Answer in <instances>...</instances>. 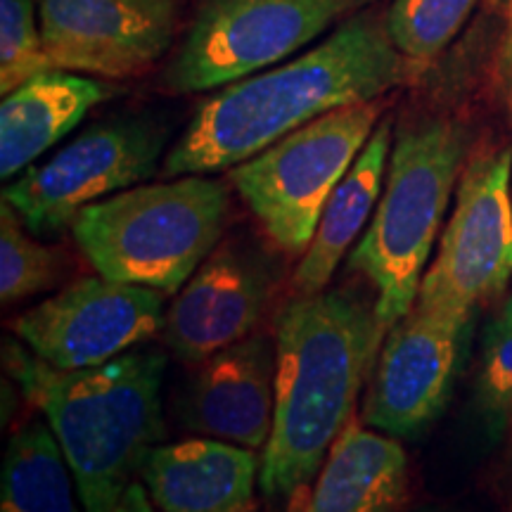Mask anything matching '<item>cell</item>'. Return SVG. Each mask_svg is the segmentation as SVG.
Listing matches in <instances>:
<instances>
[{
	"label": "cell",
	"mask_w": 512,
	"mask_h": 512,
	"mask_svg": "<svg viewBox=\"0 0 512 512\" xmlns=\"http://www.w3.org/2000/svg\"><path fill=\"white\" fill-rule=\"evenodd\" d=\"M508 60L512 64V31H510V48H508Z\"/></svg>",
	"instance_id": "obj_25"
},
{
	"label": "cell",
	"mask_w": 512,
	"mask_h": 512,
	"mask_svg": "<svg viewBox=\"0 0 512 512\" xmlns=\"http://www.w3.org/2000/svg\"><path fill=\"white\" fill-rule=\"evenodd\" d=\"M8 370L46 415L86 512H114L162 437L166 358L155 349L83 370H57L8 349Z\"/></svg>",
	"instance_id": "obj_3"
},
{
	"label": "cell",
	"mask_w": 512,
	"mask_h": 512,
	"mask_svg": "<svg viewBox=\"0 0 512 512\" xmlns=\"http://www.w3.org/2000/svg\"><path fill=\"white\" fill-rule=\"evenodd\" d=\"M74 472L60 441L41 422L12 434L0 477V512H81Z\"/></svg>",
	"instance_id": "obj_19"
},
{
	"label": "cell",
	"mask_w": 512,
	"mask_h": 512,
	"mask_svg": "<svg viewBox=\"0 0 512 512\" xmlns=\"http://www.w3.org/2000/svg\"><path fill=\"white\" fill-rule=\"evenodd\" d=\"M259 472L252 448L211 437L152 446L140 467L162 512H252Z\"/></svg>",
	"instance_id": "obj_15"
},
{
	"label": "cell",
	"mask_w": 512,
	"mask_h": 512,
	"mask_svg": "<svg viewBox=\"0 0 512 512\" xmlns=\"http://www.w3.org/2000/svg\"><path fill=\"white\" fill-rule=\"evenodd\" d=\"M266 261L223 247L176 294L164 316L166 347L185 363H202L254 332L271 297Z\"/></svg>",
	"instance_id": "obj_13"
},
{
	"label": "cell",
	"mask_w": 512,
	"mask_h": 512,
	"mask_svg": "<svg viewBox=\"0 0 512 512\" xmlns=\"http://www.w3.org/2000/svg\"><path fill=\"white\" fill-rule=\"evenodd\" d=\"M114 512H162V510H159L157 505L152 503V498H150V494H147L145 484L133 482L126 489V494L121 496V501H119L117 510H114Z\"/></svg>",
	"instance_id": "obj_24"
},
{
	"label": "cell",
	"mask_w": 512,
	"mask_h": 512,
	"mask_svg": "<svg viewBox=\"0 0 512 512\" xmlns=\"http://www.w3.org/2000/svg\"><path fill=\"white\" fill-rule=\"evenodd\" d=\"M275 413V342L249 335L202 361L185 396V425L204 437L264 448Z\"/></svg>",
	"instance_id": "obj_14"
},
{
	"label": "cell",
	"mask_w": 512,
	"mask_h": 512,
	"mask_svg": "<svg viewBox=\"0 0 512 512\" xmlns=\"http://www.w3.org/2000/svg\"><path fill=\"white\" fill-rule=\"evenodd\" d=\"M406 494L408 456L396 437L349 422L302 512H396Z\"/></svg>",
	"instance_id": "obj_17"
},
{
	"label": "cell",
	"mask_w": 512,
	"mask_h": 512,
	"mask_svg": "<svg viewBox=\"0 0 512 512\" xmlns=\"http://www.w3.org/2000/svg\"><path fill=\"white\" fill-rule=\"evenodd\" d=\"M43 50L50 69L126 79L169 48V0H41Z\"/></svg>",
	"instance_id": "obj_12"
},
{
	"label": "cell",
	"mask_w": 512,
	"mask_h": 512,
	"mask_svg": "<svg viewBox=\"0 0 512 512\" xmlns=\"http://www.w3.org/2000/svg\"><path fill=\"white\" fill-rule=\"evenodd\" d=\"M470 325L415 309L392 325L370 373L361 422L389 437H415L444 411Z\"/></svg>",
	"instance_id": "obj_11"
},
{
	"label": "cell",
	"mask_w": 512,
	"mask_h": 512,
	"mask_svg": "<svg viewBox=\"0 0 512 512\" xmlns=\"http://www.w3.org/2000/svg\"><path fill=\"white\" fill-rule=\"evenodd\" d=\"M389 157H392V124L384 119L377 124L375 133L320 214L316 235L294 273V287L299 294H318L328 287L337 266L366 228L370 214H375Z\"/></svg>",
	"instance_id": "obj_18"
},
{
	"label": "cell",
	"mask_w": 512,
	"mask_h": 512,
	"mask_svg": "<svg viewBox=\"0 0 512 512\" xmlns=\"http://www.w3.org/2000/svg\"><path fill=\"white\" fill-rule=\"evenodd\" d=\"M228 207L226 185L192 174L88 204L69 228L100 275L176 294L219 245Z\"/></svg>",
	"instance_id": "obj_4"
},
{
	"label": "cell",
	"mask_w": 512,
	"mask_h": 512,
	"mask_svg": "<svg viewBox=\"0 0 512 512\" xmlns=\"http://www.w3.org/2000/svg\"><path fill=\"white\" fill-rule=\"evenodd\" d=\"M477 0H394L387 31L411 62H430L463 29Z\"/></svg>",
	"instance_id": "obj_21"
},
{
	"label": "cell",
	"mask_w": 512,
	"mask_h": 512,
	"mask_svg": "<svg viewBox=\"0 0 512 512\" xmlns=\"http://www.w3.org/2000/svg\"><path fill=\"white\" fill-rule=\"evenodd\" d=\"M164 316L157 290L88 275L19 313L12 330L48 366L83 370L150 342Z\"/></svg>",
	"instance_id": "obj_10"
},
{
	"label": "cell",
	"mask_w": 512,
	"mask_h": 512,
	"mask_svg": "<svg viewBox=\"0 0 512 512\" xmlns=\"http://www.w3.org/2000/svg\"><path fill=\"white\" fill-rule=\"evenodd\" d=\"M477 408L494 437L512 425V297L489 323L479 358Z\"/></svg>",
	"instance_id": "obj_22"
},
{
	"label": "cell",
	"mask_w": 512,
	"mask_h": 512,
	"mask_svg": "<svg viewBox=\"0 0 512 512\" xmlns=\"http://www.w3.org/2000/svg\"><path fill=\"white\" fill-rule=\"evenodd\" d=\"M164 133L143 119L98 124L62 147L48 162L29 166L3 200L36 238L72 226L88 204L117 195L155 174Z\"/></svg>",
	"instance_id": "obj_9"
},
{
	"label": "cell",
	"mask_w": 512,
	"mask_h": 512,
	"mask_svg": "<svg viewBox=\"0 0 512 512\" xmlns=\"http://www.w3.org/2000/svg\"><path fill=\"white\" fill-rule=\"evenodd\" d=\"M19 214L0 204V299L15 304L38 292L53 290L64 275L62 256L36 242Z\"/></svg>",
	"instance_id": "obj_20"
},
{
	"label": "cell",
	"mask_w": 512,
	"mask_h": 512,
	"mask_svg": "<svg viewBox=\"0 0 512 512\" xmlns=\"http://www.w3.org/2000/svg\"><path fill=\"white\" fill-rule=\"evenodd\" d=\"M46 69L50 67L34 0H0V93H12Z\"/></svg>",
	"instance_id": "obj_23"
},
{
	"label": "cell",
	"mask_w": 512,
	"mask_h": 512,
	"mask_svg": "<svg viewBox=\"0 0 512 512\" xmlns=\"http://www.w3.org/2000/svg\"><path fill=\"white\" fill-rule=\"evenodd\" d=\"M465 157V133L444 119L401 128L370 226L349 256V271L375 287L384 330L413 311L434 240Z\"/></svg>",
	"instance_id": "obj_5"
},
{
	"label": "cell",
	"mask_w": 512,
	"mask_h": 512,
	"mask_svg": "<svg viewBox=\"0 0 512 512\" xmlns=\"http://www.w3.org/2000/svg\"><path fill=\"white\" fill-rule=\"evenodd\" d=\"M387 337L361 294H302L275 320V413L261 456L268 498L297 494L354 415Z\"/></svg>",
	"instance_id": "obj_2"
},
{
	"label": "cell",
	"mask_w": 512,
	"mask_h": 512,
	"mask_svg": "<svg viewBox=\"0 0 512 512\" xmlns=\"http://www.w3.org/2000/svg\"><path fill=\"white\" fill-rule=\"evenodd\" d=\"M366 0H209L166 72L176 93H207L302 50Z\"/></svg>",
	"instance_id": "obj_8"
},
{
	"label": "cell",
	"mask_w": 512,
	"mask_h": 512,
	"mask_svg": "<svg viewBox=\"0 0 512 512\" xmlns=\"http://www.w3.org/2000/svg\"><path fill=\"white\" fill-rule=\"evenodd\" d=\"M112 95L91 76L46 69L8 93L0 105V176L8 181L72 133Z\"/></svg>",
	"instance_id": "obj_16"
},
{
	"label": "cell",
	"mask_w": 512,
	"mask_h": 512,
	"mask_svg": "<svg viewBox=\"0 0 512 512\" xmlns=\"http://www.w3.org/2000/svg\"><path fill=\"white\" fill-rule=\"evenodd\" d=\"M510 178V150L479 155L463 171L415 309L470 325L479 309L503 297L512 278Z\"/></svg>",
	"instance_id": "obj_7"
},
{
	"label": "cell",
	"mask_w": 512,
	"mask_h": 512,
	"mask_svg": "<svg viewBox=\"0 0 512 512\" xmlns=\"http://www.w3.org/2000/svg\"><path fill=\"white\" fill-rule=\"evenodd\" d=\"M382 112V98L337 107L233 166L230 181L242 202L285 254L304 256L309 249L325 204Z\"/></svg>",
	"instance_id": "obj_6"
},
{
	"label": "cell",
	"mask_w": 512,
	"mask_h": 512,
	"mask_svg": "<svg viewBox=\"0 0 512 512\" xmlns=\"http://www.w3.org/2000/svg\"><path fill=\"white\" fill-rule=\"evenodd\" d=\"M403 76V55L387 24L358 15L304 55L204 100L166 157L164 174L233 169L337 107L382 98Z\"/></svg>",
	"instance_id": "obj_1"
}]
</instances>
